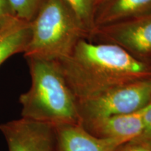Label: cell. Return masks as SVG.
I'll use <instances>...</instances> for the list:
<instances>
[{"instance_id": "6da1fadb", "label": "cell", "mask_w": 151, "mask_h": 151, "mask_svg": "<svg viewBox=\"0 0 151 151\" xmlns=\"http://www.w3.org/2000/svg\"><path fill=\"white\" fill-rule=\"evenodd\" d=\"M58 62L78 102L151 78V61L139 59L117 45L88 39L79 41L69 55Z\"/></svg>"}, {"instance_id": "7a4b0ae2", "label": "cell", "mask_w": 151, "mask_h": 151, "mask_svg": "<svg viewBox=\"0 0 151 151\" xmlns=\"http://www.w3.org/2000/svg\"><path fill=\"white\" fill-rule=\"evenodd\" d=\"M29 90L19 98L22 118L53 126L80 124L78 101L58 60L27 58Z\"/></svg>"}, {"instance_id": "3957f363", "label": "cell", "mask_w": 151, "mask_h": 151, "mask_svg": "<svg viewBox=\"0 0 151 151\" xmlns=\"http://www.w3.org/2000/svg\"><path fill=\"white\" fill-rule=\"evenodd\" d=\"M32 34L24 57L58 60L69 55L89 33L65 0H45L31 22Z\"/></svg>"}, {"instance_id": "277c9868", "label": "cell", "mask_w": 151, "mask_h": 151, "mask_svg": "<svg viewBox=\"0 0 151 151\" xmlns=\"http://www.w3.org/2000/svg\"><path fill=\"white\" fill-rule=\"evenodd\" d=\"M151 102V78L118 87L78 102L80 124L108 117L128 114L144 109Z\"/></svg>"}, {"instance_id": "5b68a950", "label": "cell", "mask_w": 151, "mask_h": 151, "mask_svg": "<svg viewBox=\"0 0 151 151\" xmlns=\"http://www.w3.org/2000/svg\"><path fill=\"white\" fill-rule=\"evenodd\" d=\"M88 39L117 45L139 59L151 61V13L95 27Z\"/></svg>"}, {"instance_id": "8992f818", "label": "cell", "mask_w": 151, "mask_h": 151, "mask_svg": "<svg viewBox=\"0 0 151 151\" xmlns=\"http://www.w3.org/2000/svg\"><path fill=\"white\" fill-rule=\"evenodd\" d=\"M9 151H55V128L21 118L0 124Z\"/></svg>"}, {"instance_id": "52a82bcc", "label": "cell", "mask_w": 151, "mask_h": 151, "mask_svg": "<svg viewBox=\"0 0 151 151\" xmlns=\"http://www.w3.org/2000/svg\"><path fill=\"white\" fill-rule=\"evenodd\" d=\"M55 128V151H115L127 141L101 139L93 136L81 124H62Z\"/></svg>"}, {"instance_id": "ba28073f", "label": "cell", "mask_w": 151, "mask_h": 151, "mask_svg": "<svg viewBox=\"0 0 151 151\" xmlns=\"http://www.w3.org/2000/svg\"><path fill=\"white\" fill-rule=\"evenodd\" d=\"M145 108L134 113L110 116L81 125L96 137L129 141L137 138L142 132Z\"/></svg>"}, {"instance_id": "9c48e42d", "label": "cell", "mask_w": 151, "mask_h": 151, "mask_svg": "<svg viewBox=\"0 0 151 151\" xmlns=\"http://www.w3.org/2000/svg\"><path fill=\"white\" fill-rule=\"evenodd\" d=\"M151 13V0H107L98 7L94 28Z\"/></svg>"}, {"instance_id": "30bf717a", "label": "cell", "mask_w": 151, "mask_h": 151, "mask_svg": "<svg viewBox=\"0 0 151 151\" xmlns=\"http://www.w3.org/2000/svg\"><path fill=\"white\" fill-rule=\"evenodd\" d=\"M31 34V22L17 17L0 29V66L14 55L24 52Z\"/></svg>"}, {"instance_id": "8fae6325", "label": "cell", "mask_w": 151, "mask_h": 151, "mask_svg": "<svg viewBox=\"0 0 151 151\" xmlns=\"http://www.w3.org/2000/svg\"><path fill=\"white\" fill-rule=\"evenodd\" d=\"M70 6L83 27L90 34L94 29V18L98 0H65Z\"/></svg>"}, {"instance_id": "7c38bea8", "label": "cell", "mask_w": 151, "mask_h": 151, "mask_svg": "<svg viewBox=\"0 0 151 151\" xmlns=\"http://www.w3.org/2000/svg\"><path fill=\"white\" fill-rule=\"evenodd\" d=\"M45 0H9L17 18L31 22Z\"/></svg>"}, {"instance_id": "4fadbf2b", "label": "cell", "mask_w": 151, "mask_h": 151, "mask_svg": "<svg viewBox=\"0 0 151 151\" xmlns=\"http://www.w3.org/2000/svg\"><path fill=\"white\" fill-rule=\"evenodd\" d=\"M134 141H151V102L146 106L143 115V130Z\"/></svg>"}, {"instance_id": "5bb4252c", "label": "cell", "mask_w": 151, "mask_h": 151, "mask_svg": "<svg viewBox=\"0 0 151 151\" xmlns=\"http://www.w3.org/2000/svg\"><path fill=\"white\" fill-rule=\"evenodd\" d=\"M115 151H151V141L131 140L122 143Z\"/></svg>"}, {"instance_id": "9a60e30c", "label": "cell", "mask_w": 151, "mask_h": 151, "mask_svg": "<svg viewBox=\"0 0 151 151\" xmlns=\"http://www.w3.org/2000/svg\"><path fill=\"white\" fill-rule=\"evenodd\" d=\"M16 17L9 0H0V29Z\"/></svg>"}, {"instance_id": "2e32d148", "label": "cell", "mask_w": 151, "mask_h": 151, "mask_svg": "<svg viewBox=\"0 0 151 151\" xmlns=\"http://www.w3.org/2000/svg\"><path fill=\"white\" fill-rule=\"evenodd\" d=\"M106 1H107V0H98V6H97V8L101 4H103L104 2H105ZM96 11H97V10H96Z\"/></svg>"}]
</instances>
